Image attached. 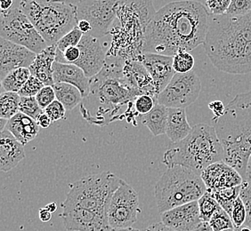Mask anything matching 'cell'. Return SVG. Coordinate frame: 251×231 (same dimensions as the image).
Listing matches in <instances>:
<instances>
[{"label":"cell","mask_w":251,"mask_h":231,"mask_svg":"<svg viewBox=\"0 0 251 231\" xmlns=\"http://www.w3.org/2000/svg\"><path fill=\"white\" fill-rule=\"evenodd\" d=\"M208 10L201 2L176 1L156 12L145 31L143 53L173 57L203 45L208 29Z\"/></svg>","instance_id":"obj_1"},{"label":"cell","mask_w":251,"mask_h":231,"mask_svg":"<svg viewBox=\"0 0 251 231\" xmlns=\"http://www.w3.org/2000/svg\"><path fill=\"white\" fill-rule=\"evenodd\" d=\"M203 46L218 70L241 75L251 72V13L241 17L209 15Z\"/></svg>","instance_id":"obj_2"},{"label":"cell","mask_w":251,"mask_h":231,"mask_svg":"<svg viewBox=\"0 0 251 231\" xmlns=\"http://www.w3.org/2000/svg\"><path fill=\"white\" fill-rule=\"evenodd\" d=\"M125 60L107 56L104 67L90 78V93L80 103L83 118L95 125H106L123 119L120 111L137 97L126 81Z\"/></svg>","instance_id":"obj_3"},{"label":"cell","mask_w":251,"mask_h":231,"mask_svg":"<svg viewBox=\"0 0 251 231\" xmlns=\"http://www.w3.org/2000/svg\"><path fill=\"white\" fill-rule=\"evenodd\" d=\"M212 121L225 150L224 162L244 179L251 156V90L237 94L222 117Z\"/></svg>","instance_id":"obj_4"},{"label":"cell","mask_w":251,"mask_h":231,"mask_svg":"<svg viewBox=\"0 0 251 231\" xmlns=\"http://www.w3.org/2000/svg\"><path fill=\"white\" fill-rule=\"evenodd\" d=\"M225 150L216 128L207 124L193 126L190 135L172 143L163 155V164L169 168L181 165L201 174L209 165L224 161Z\"/></svg>","instance_id":"obj_5"},{"label":"cell","mask_w":251,"mask_h":231,"mask_svg":"<svg viewBox=\"0 0 251 231\" xmlns=\"http://www.w3.org/2000/svg\"><path fill=\"white\" fill-rule=\"evenodd\" d=\"M19 6L49 46L56 45L77 27L74 3L26 0L19 2Z\"/></svg>","instance_id":"obj_6"},{"label":"cell","mask_w":251,"mask_h":231,"mask_svg":"<svg viewBox=\"0 0 251 231\" xmlns=\"http://www.w3.org/2000/svg\"><path fill=\"white\" fill-rule=\"evenodd\" d=\"M207 187L201 174L191 169L175 165L167 169L155 185L154 196L159 213L198 201Z\"/></svg>","instance_id":"obj_7"},{"label":"cell","mask_w":251,"mask_h":231,"mask_svg":"<svg viewBox=\"0 0 251 231\" xmlns=\"http://www.w3.org/2000/svg\"><path fill=\"white\" fill-rule=\"evenodd\" d=\"M122 179L110 171L90 174L70 184L63 209L80 208L108 217L111 198L121 185Z\"/></svg>","instance_id":"obj_8"},{"label":"cell","mask_w":251,"mask_h":231,"mask_svg":"<svg viewBox=\"0 0 251 231\" xmlns=\"http://www.w3.org/2000/svg\"><path fill=\"white\" fill-rule=\"evenodd\" d=\"M0 36L37 54L49 46L27 15L21 10L19 3L8 11L0 12Z\"/></svg>","instance_id":"obj_9"},{"label":"cell","mask_w":251,"mask_h":231,"mask_svg":"<svg viewBox=\"0 0 251 231\" xmlns=\"http://www.w3.org/2000/svg\"><path fill=\"white\" fill-rule=\"evenodd\" d=\"M201 82L194 71L176 73L171 81L158 95L157 102L173 109H186L198 99Z\"/></svg>","instance_id":"obj_10"},{"label":"cell","mask_w":251,"mask_h":231,"mask_svg":"<svg viewBox=\"0 0 251 231\" xmlns=\"http://www.w3.org/2000/svg\"><path fill=\"white\" fill-rule=\"evenodd\" d=\"M141 212L138 194L130 184L122 180L109 206L108 222L110 228H131L137 221V215Z\"/></svg>","instance_id":"obj_11"},{"label":"cell","mask_w":251,"mask_h":231,"mask_svg":"<svg viewBox=\"0 0 251 231\" xmlns=\"http://www.w3.org/2000/svg\"><path fill=\"white\" fill-rule=\"evenodd\" d=\"M76 6V18L87 21L92 27L90 35L101 38L110 32L111 26L117 17L119 1L90 0L74 3Z\"/></svg>","instance_id":"obj_12"},{"label":"cell","mask_w":251,"mask_h":231,"mask_svg":"<svg viewBox=\"0 0 251 231\" xmlns=\"http://www.w3.org/2000/svg\"><path fill=\"white\" fill-rule=\"evenodd\" d=\"M80 55L74 65L82 69L88 78L99 74L106 63L107 53L99 39L90 34H84L77 46Z\"/></svg>","instance_id":"obj_13"},{"label":"cell","mask_w":251,"mask_h":231,"mask_svg":"<svg viewBox=\"0 0 251 231\" xmlns=\"http://www.w3.org/2000/svg\"><path fill=\"white\" fill-rule=\"evenodd\" d=\"M37 53L6 39H0V78L1 81L9 73L21 68L29 69Z\"/></svg>","instance_id":"obj_14"},{"label":"cell","mask_w":251,"mask_h":231,"mask_svg":"<svg viewBox=\"0 0 251 231\" xmlns=\"http://www.w3.org/2000/svg\"><path fill=\"white\" fill-rule=\"evenodd\" d=\"M61 217L68 231H107L110 228L108 217L80 208L63 209Z\"/></svg>","instance_id":"obj_15"},{"label":"cell","mask_w":251,"mask_h":231,"mask_svg":"<svg viewBox=\"0 0 251 231\" xmlns=\"http://www.w3.org/2000/svg\"><path fill=\"white\" fill-rule=\"evenodd\" d=\"M150 74L158 94L164 90L176 75L173 57L156 53H142L137 59Z\"/></svg>","instance_id":"obj_16"},{"label":"cell","mask_w":251,"mask_h":231,"mask_svg":"<svg viewBox=\"0 0 251 231\" xmlns=\"http://www.w3.org/2000/svg\"><path fill=\"white\" fill-rule=\"evenodd\" d=\"M201 176L207 190L210 191L241 186L243 183L242 175L224 161L209 165Z\"/></svg>","instance_id":"obj_17"},{"label":"cell","mask_w":251,"mask_h":231,"mask_svg":"<svg viewBox=\"0 0 251 231\" xmlns=\"http://www.w3.org/2000/svg\"><path fill=\"white\" fill-rule=\"evenodd\" d=\"M202 222L198 201L189 203L161 213V222L176 231H192Z\"/></svg>","instance_id":"obj_18"},{"label":"cell","mask_w":251,"mask_h":231,"mask_svg":"<svg viewBox=\"0 0 251 231\" xmlns=\"http://www.w3.org/2000/svg\"><path fill=\"white\" fill-rule=\"evenodd\" d=\"M123 72L126 81L137 96L148 94L157 100L158 92L154 82L145 66L137 60L126 61Z\"/></svg>","instance_id":"obj_19"},{"label":"cell","mask_w":251,"mask_h":231,"mask_svg":"<svg viewBox=\"0 0 251 231\" xmlns=\"http://www.w3.org/2000/svg\"><path fill=\"white\" fill-rule=\"evenodd\" d=\"M53 76L54 84L65 83L77 87L81 92L83 99L89 95L90 78H88L82 69L76 65L54 62L53 65Z\"/></svg>","instance_id":"obj_20"},{"label":"cell","mask_w":251,"mask_h":231,"mask_svg":"<svg viewBox=\"0 0 251 231\" xmlns=\"http://www.w3.org/2000/svg\"><path fill=\"white\" fill-rule=\"evenodd\" d=\"M25 158L24 145L16 140L9 131L0 135V169L6 173L16 167Z\"/></svg>","instance_id":"obj_21"},{"label":"cell","mask_w":251,"mask_h":231,"mask_svg":"<svg viewBox=\"0 0 251 231\" xmlns=\"http://www.w3.org/2000/svg\"><path fill=\"white\" fill-rule=\"evenodd\" d=\"M56 45L49 46L41 53H38L33 63L29 68L31 76L39 78L45 86L53 87V65L56 59Z\"/></svg>","instance_id":"obj_22"},{"label":"cell","mask_w":251,"mask_h":231,"mask_svg":"<svg viewBox=\"0 0 251 231\" xmlns=\"http://www.w3.org/2000/svg\"><path fill=\"white\" fill-rule=\"evenodd\" d=\"M5 130L9 131L15 139L25 146L38 136L39 126L31 117L19 112L8 120Z\"/></svg>","instance_id":"obj_23"},{"label":"cell","mask_w":251,"mask_h":231,"mask_svg":"<svg viewBox=\"0 0 251 231\" xmlns=\"http://www.w3.org/2000/svg\"><path fill=\"white\" fill-rule=\"evenodd\" d=\"M192 129L193 127L189 125L186 111L184 109L169 108L166 135L172 143H177L184 140L190 135Z\"/></svg>","instance_id":"obj_24"},{"label":"cell","mask_w":251,"mask_h":231,"mask_svg":"<svg viewBox=\"0 0 251 231\" xmlns=\"http://www.w3.org/2000/svg\"><path fill=\"white\" fill-rule=\"evenodd\" d=\"M168 111L167 107L159 103H156L153 110L145 116H140L142 123L147 126L154 136L166 135L167 122H168Z\"/></svg>","instance_id":"obj_25"},{"label":"cell","mask_w":251,"mask_h":231,"mask_svg":"<svg viewBox=\"0 0 251 231\" xmlns=\"http://www.w3.org/2000/svg\"><path fill=\"white\" fill-rule=\"evenodd\" d=\"M53 87L56 100L63 104L66 111H73L82 102V94L77 87L65 83H56Z\"/></svg>","instance_id":"obj_26"},{"label":"cell","mask_w":251,"mask_h":231,"mask_svg":"<svg viewBox=\"0 0 251 231\" xmlns=\"http://www.w3.org/2000/svg\"><path fill=\"white\" fill-rule=\"evenodd\" d=\"M30 77L31 73L28 68H21L9 73L1 81V86L5 92L18 93Z\"/></svg>","instance_id":"obj_27"},{"label":"cell","mask_w":251,"mask_h":231,"mask_svg":"<svg viewBox=\"0 0 251 231\" xmlns=\"http://www.w3.org/2000/svg\"><path fill=\"white\" fill-rule=\"evenodd\" d=\"M21 96L17 92H3L0 96V117L10 120L20 112Z\"/></svg>","instance_id":"obj_28"},{"label":"cell","mask_w":251,"mask_h":231,"mask_svg":"<svg viewBox=\"0 0 251 231\" xmlns=\"http://www.w3.org/2000/svg\"><path fill=\"white\" fill-rule=\"evenodd\" d=\"M241 188H242V185L232 187V188H222V189L214 190V191H210V190L208 191L212 193L213 196L218 201L219 206L231 216L234 202L237 198L240 197Z\"/></svg>","instance_id":"obj_29"},{"label":"cell","mask_w":251,"mask_h":231,"mask_svg":"<svg viewBox=\"0 0 251 231\" xmlns=\"http://www.w3.org/2000/svg\"><path fill=\"white\" fill-rule=\"evenodd\" d=\"M198 204L200 215L202 222H209L214 213L221 207L213 196L212 193L208 190L199 199Z\"/></svg>","instance_id":"obj_30"},{"label":"cell","mask_w":251,"mask_h":231,"mask_svg":"<svg viewBox=\"0 0 251 231\" xmlns=\"http://www.w3.org/2000/svg\"><path fill=\"white\" fill-rule=\"evenodd\" d=\"M194 58L189 52L181 51L173 56V68L176 73L185 74L193 71Z\"/></svg>","instance_id":"obj_31"},{"label":"cell","mask_w":251,"mask_h":231,"mask_svg":"<svg viewBox=\"0 0 251 231\" xmlns=\"http://www.w3.org/2000/svg\"><path fill=\"white\" fill-rule=\"evenodd\" d=\"M20 112L37 121L44 111L39 106L36 97H21Z\"/></svg>","instance_id":"obj_32"},{"label":"cell","mask_w":251,"mask_h":231,"mask_svg":"<svg viewBox=\"0 0 251 231\" xmlns=\"http://www.w3.org/2000/svg\"><path fill=\"white\" fill-rule=\"evenodd\" d=\"M208 223L214 231H223L234 229L231 216L223 209L222 207H220L218 211L214 213Z\"/></svg>","instance_id":"obj_33"},{"label":"cell","mask_w":251,"mask_h":231,"mask_svg":"<svg viewBox=\"0 0 251 231\" xmlns=\"http://www.w3.org/2000/svg\"><path fill=\"white\" fill-rule=\"evenodd\" d=\"M84 33L77 27H75L73 30H71L69 33L66 34L64 37L59 40L56 46L61 53H64L68 48L77 46L81 39H82Z\"/></svg>","instance_id":"obj_34"},{"label":"cell","mask_w":251,"mask_h":231,"mask_svg":"<svg viewBox=\"0 0 251 231\" xmlns=\"http://www.w3.org/2000/svg\"><path fill=\"white\" fill-rule=\"evenodd\" d=\"M157 103V100L154 97L151 96L148 94H142L139 96L135 97L134 101V109L137 115L145 116L153 110Z\"/></svg>","instance_id":"obj_35"},{"label":"cell","mask_w":251,"mask_h":231,"mask_svg":"<svg viewBox=\"0 0 251 231\" xmlns=\"http://www.w3.org/2000/svg\"><path fill=\"white\" fill-rule=\"evenodd\" d=\"M251 13V0H232L226 15L230 17H241Z\"/></svg>","instance_id":"obj_36"},{"label":"cell","mask_w":251,"mask_h":231,"mask_svg":"<svg viewBox=\"0 0 251 231\" xmlns=\"http://www.w3.org/2000/svg\"><path fill=\"white\" fill-rule=\"evenodd\" d=\"M232 223L234 229H239L243 226L246 222V209L242 202V198H237L233 205L232 214H231Z\"/></svg>","instance_id":"obj_37"},{"label":"cell","mask_w":251,"mask_h":231,"mask_svg":"<svg viewBox=\"0 0 251 231\" xmlns=\"http://www.w3.org/2000/svg\"><path fill=\"white\" fill-rule=\"evenodd\" d=\"M44 87L39 78L31 76L18 93L21 97H36Z\"/></svg>","instance_id":"obj_38"},{"label":"cell","mask_w":251,"mask_h":231,"mask_svg":"<svg viewBox=\"0 0 251 231\" xmlns=\"http://www.w3.org/2000/svg\"><path fill=\"white\" fill-rule=\"evenodd\" d=\"M208 10V14L211 15H225L226 14L230 0H208L201 2Z\"/></svg>","instance_id":"obj_39"},{"label":"cell","mask_w":251,"mask_h":231,"mask_svg":"<svg viewBox=\"0 0 251 231\" xmlns=\"http://www.w3.org/2000/svg\"><path fill=\"white\" fill-rule=\"evenodd\" d=\"M240 198H242L246 209V222L244 225L251 230V185L246 182H243L242 184Z\"/></svg>","instance_id":"obj_40"},{"label":"cell","mask_w":251,"mask_h":231,"mask_svg":"<svg viewBox=\"0 0 251 231\" xmlns=\"http://www.w3.org/2000/svg\"><path fill=\"white\" fill-rule=\"evenodd\" d=\"M36 99L39 102V106L41 107V109L43 111H45L51 103H53V101L56 100L55 92L53 90V87L45 86L41 89V91L37 94Z\"/></svg>","instance_id":"obj_41"},{"label":"cell","mask_w":251,"mask_h":231,"mask_svg":"<svg viewBox=\"0 0 251 231\" xmlns=\"http://www.w3.org/2000/svg\"><path fill=\"white\" fill-rule=\"evenodd\" d=\"M45 113L49 116L52 122L62 120L66 116V109L60 101L55 100L46 110Z\"/></svg>","instance_id":"obj_42"},{"label":"cell","mask_w":251,"mask_h":231,"mask_svg":"<svg viewBox=\"0 0 251 231\" xmlns=\"http://www.w3.org/2000/svg\"><path fill=\"white\" fill-rule=\"evenodd\" d=\"M208 108L212 111L213 114H214L212 120H216V119L222 117L225 114V111H226V107L224 105V103L222 101H218V100L210 102L208 104Z\"/></svg>","instance_id":"obj_43"},{"label":"cell","mask_w":251,"mask_h":231,"mask_svg":"<svg viewBox=\"0 0 251 231\" xmlns=\"http://www.w3.org/2000/svg\"><path fill=\"white\" fill-rule=\"evenodd\" d=\"M37 123H38V125H39V127H41V128H49V126L51 125V124L53 123L52 120L50 119V117H49V116L47 115L46 113H45V111H44L43 113L41 114V115L39 116V118L37 119L36 121Z\"/></svg>","instance_id":"obj_44"},{"label":"cell","mask_w":251,"mask_h":231,"mask_svg":"<svg viewBox=\"0 0 251 231\" xmlns=\"http://www.w3.org/2000/svg\"><path fill=\"white\" fill-rule=\"evenodd\" d=\"M145 231H176L173 229L166 226L163 222H156L146 229Z\"/></svg>","instance_id":"obj_45"},{"label":"cell","mask_w":251,"mask_h":231,"mask_svg":"<svg viewBox=\"0 0 251 231\" xmlns=\"http://www.w3.org/2000/svg\"><path fill=\"white\" fill-rule=\"evenodd\" d=\"M77 27L84 34H90L92 31L91 24L87 21H78L77 23Z\"/></svg>","instance_id":"obj_46"},{"label":"cell","mask_w":251,"mask_h":231,"mask_svg":"<svg viewBox=\"0 0 251 231\" xmlns=\"http://www.w3.org/2000/svg\"><path fill=\"white\" fill-rule=\"evenodd\" d=\"M39 219L42 222H48L52 219V212H49L45 207L40 208L39 212Z\"/></svg>","instance_id":"obj_47"},{"label":"cell","mask_w":251,"mask_h":231,"mask_svg":"<svg viewBox=\"0 0 251 231\" xmlns=\"http://www.w3.org/2000/svg\"><path fill=\"white\" fill-rule=\"evenodd\" d=\"M15 5L13 0H1L0 2V9L1 11H8Z\"/></svg>","instance_id":"obj_48"},{"label":"cell","mask_w":251,"mask_h":231,"mask_svg":"<svg viewBox=\"0 0 251 231\" xmlns=\"http://www.w3.org/2000/svg\"><path fill=\"white\" fill-rule=\"evenodd\" d=\"M192 231H214L208 222H201Z\"/></svg>","instance_id":"obj_49"},{"label":"cell","mask_w":251,"mask_h":231,"mask_svg":"<svg viewBox=\"0 0 251 231\" xmlns=\"http://www.w3.org/2000/svg\"><path fill=\"white\" fill-rule=\"evenodd\" d=\"M243 182H246L251 185V156L250 158V160L248 162V165H247L246 174L245 177L243 179Z\"/></svg>","instance_id":"obj_50"},{"label":"cell","mask_w":251,"mask_h":231,"mask_svg":"<svg viewBox=\"0 0 251 231\" xmlns=\"http://www.w3.org/2000/svg\"><path fill=\"white\" fill-rule=\"evenodd\" d=\"M45 208H46L47 210H49V212L53 213V212L57 210V205H56L55 203H50L49 205H47V206L45 207Z\"/></svg>","instance_id":"obj_51"},{"label":"cell","mask_w":251,"mask_h":231,"mask_svg":"<svg viewBox=\"0 0 251 231\" xmlns=\"http://www.w3.org/2000/svg\"><path fill=\"white\" fill-rule=\"evenodd\" d=\"M7 123H8V120H7V119H5V118H0V130H1V133L5 130V128L6 127Z\"/></svg>","instance_id":"obj_52"},{"label":"cell","mask_w":251,"mask_h":231,"mask_svg":"<svg viewBox=\"0 0 251 231\" xmlns=\"http://www.w3.org/2000/svg\"><path fill=\"white\" fill-rule=\"evenodd\" d=\"M110 231H140L139 230H136L134 228H126V229H111Z\"/></svg>","instance_id":"obj_53"},{"label":"cell","mask_w":251,"mask_h":231,"mask_svg":"<svg viewBox=\"0 0 251 231\" xmlns=\"http://www.w3.org/2000/svg\"><path fill=\"white\" fill-rule=\"evenodd\" d=\"M239 231H251V230L249 227H247L246 225H243L241 228H239Z\"/></svg>","instance_id":"obj_54"},{"label":"cell","mask_w":251,"mask_h":231,"mask_svg":"<svg viewBox=\"0 0 251 231\" xmlns=\"http://www.w3.org/2000/svg\"><path fill=\"white\" fill-rule=\"evenodd\" d=\"M234 231V229H231V230H226V231Z\"/></svg>","instance_id":"obj_55"},{"label":"cell","mask_w":251,"mask_h":231,"mask_svg":"<svg viewBox=\"0 0 251 231\" xmlns=\"http://www.w3.org/2000/svg\"><path fill=\"white\" fill-rule=\"evenodd\" d=\"M234 231H239V229H234Z\"/></svg>","instance_id":"obj_56"}]
</instances>
